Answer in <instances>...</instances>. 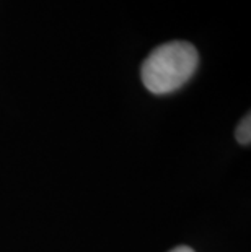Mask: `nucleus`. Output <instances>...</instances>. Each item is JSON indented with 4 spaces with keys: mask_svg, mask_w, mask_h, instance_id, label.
<instances>
[{
    "mask_svg": "<svg viewBox=\"0 0 251 252\" xmlns=\"http://www.w3.org/2000/svg\"><path fill=\"white\" fill-rule=\"evenodd\" d=\"M199 56L186 41L165 42L142 63V82L153 94H167L181 88L196 72Z\"/></svg>",
    "mask_w": 251,
    "mask_h": 252,
    "instance_id": "f257e3e1",
    "label": "nucleus"
},
{
    "mask_svg": "<svg viewBox=\"0 0 251 252\" xmlns=\"http://www.w3.org/2000/svg\"><path fill=\"white\" fill-rule=\"evenodd\" d=\"M237 140L243 145H250L251 142V117L247 114V117L240 122V126L237 128Z\"/></svg>",
    "mask_w": 251,
    "mask_h": 252,
    "instance_id": "f03ea898",
    "label": "nucleus"
},
{
    "mask_svg": "<svg viewBox=\"0 0 251 252\" xmlns=\"http://www.w3.org/2000/svg\"><path fill=\"white\" fill-rule=\"evenodd\" d=\"M170 252H194V251L191 249V248H188V246H179V248H175Z\"/></svg>",
    "mask_w": 251,
    "mask_h": 252,
    "instance_id": "7ed1b4c3",
    "label": "nucleus"
}]
</instances>
